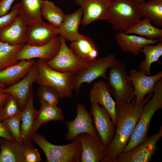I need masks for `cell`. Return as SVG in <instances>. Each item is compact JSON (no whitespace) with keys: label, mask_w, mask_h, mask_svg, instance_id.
I'll return each mask as SVG.
<instances>
[{"label":"cell","mask_w":162,"mask_h":162,"mask_svg":"<svg viewBox=\"0 0 162 162\" xmlns=\"http://www.w3.org/2000/svg\"><path fill=\"white\" fill-rule=\"evenodd\" d=\"M153 93L147 94L140 104L137 105L134 96L128 103H116V124L113 138L105 149L101 162H115L123 152L140 118L142 107L152 98Z\"/></svg>","instance_id":"cell-1"},{"label":"cell","mask_w":162,"mask_h":162,"mask_svg":"<svg viewBox=\"0 0 162 162\" xmlns=\"http://www.w3.org/2000/svg\"><path fill=\"white\" fill-rule=\"evenodd\" d=\"M153 93L152 98L142 107L139 119L124 152L137 146L148 137L152 117L158 110L162 108V79L157 82Z\"/></svg>","instance_id":"cell-2"},{"label":"cell","mask_w":162,"mask_h":162,"mask_svg":"<svg viewBox=\"0 0 162 162\" xmlns=\"http://www.w3.org/2000/svg\"><path fill=\"white\" fill-rule=\"evenodd\" d=\"M137 3L132 0H111L106 20L114 30L125 32L141 20Z\"/></svg>","instance_id":"cell-3"},{"label":"cell","mask_w":162,"mask_h":162,"mask_svg":"<svg viewBox=\"0 0 162 162\" xmlns=\"http://www.w3.org/2000/svg\"><path fill=\"white\" fill-rule=\"evenodd\" d=\"M31 140L43 151L46 162H80L82 148L80 142L74 139L69 144L57 145L47 141L42 135L35 133Z\"/></svg>","instance_id":"cell-4"},{"label":"cell","mask_w":162,"mask_h":162,"mask_svg":"<svg viewBox=\"0 0 162 162\" xmlns=\"http://www.w3.org/2000/svg\"><path fill=\"white\" fill-rule=\"evenodd\" d=\"M37 62L39 74L36 82L39 85L47 86L55 89L59 94V99L72 97L74 90L72 81L75 74L53 70L43 59H39Z\"/></svg>","instance_id":"cell-5"},{"label":"cell","mask_w":162,"mask_h":162,"mask_svg":"<svg viewBox=\"0 0 162 162\" xmlns=\"http://www.w3.org/2000/svg\"><path fill=\"white\" fill-rule=\"evenodd\" d=\"M109 69L107 86L116 103L130 102L134 96V88L132 82L127 74L125 64L116 59Z\"/></svg>","instance_id":"cell-6"},{"label":"cell","mask_w":162,"mask_h":162,"mask_svg":"<svg viewBox=\"0 0 162 162\" xmlns=\"http://www.w3.org/2000/svg\"><path fill=\"white\" fill-rule=\"evenodd\" d=\"M114 55L92 60L89 64L74 75L72 81L74 90L78 94L82 84L85 82L89 84L100 77L107 80L106 72L114 63L116 59Z\"/></svg>","instance_id":"cell-7"},{"label":"cell","mask_w":162,"mask_h":162,"mask_svg":"<svg viewBox=\"0 0 162 162\" xmlns=\"http://www.w3.org/2000/svg\"><path fill=\"white\" fill-rule=\"evenodd\" d=\"M59 37L61 41L60 49L56 55L51 60L46 62V63L50 68L58 71L70 72L75 74L92 60L86 61L78 58L67 46L66 40L61 36Z\"/></svg>","instance_id":"cell-8"},{"label":"cell","mask_w":162,"mask_h":162,"mask_svg":"<svg viewBox=\"0 0 162 162\" xmlns=\"http://www.w3.org/2000/svg\"><path fill=\"white\" fill-rule=\"evenodd\" d=\"M162 137V127L159 131L130 150L123 152L115 162H148L151 160L157 149L156 144Z\"/></svg>","instance_id":"cell-9"},{"label":"cell","mask_w":162,"mask_h":162,"mask_svg":"<svg viewBox=\"0 0 162 162\" xmlns=\"http://www.w3.org/2000/svg\"><path fill=\"white\" fill-rule=\"evenodd\" d=\"M90 113L94 127L106 148L112 142L116 132L114 124L108 111L96 103H91Z\"/></svg>","instance_id":"cell-10"},{"label":"cell","mask_w":162,"mask_h":162,"mask_svg":"<svg viewBox=\"0 0 162 162\" xmlns=\"http://www.w3.org/2000/svg\"><path fill=\"white\" fill-rule=\"evenodd\" d=\"M61 45V40L58 35L48 43L42 45H32L25 44L17 54L16 59L19 61L38 58L47 62L56 55Z\"/></svg>","instance_id":"cell-11"},{"label":"cell","mask_w":162,"mask_h":162,"mask_svg":"<svg viewBox=\"0 0 162 162\" xmlns=\"http://www.w3.org/2000/svg\"><path fill=\"white\" fill-rule=\"evenodd\" d=\"M76 110L77 115L75 118L66 122L68 130L66 140L72 141L77 135L82 133L96 136L98 133L93 124L92 116L90 112L80 103L77 105Z\"/></svg>","instance_id":"cell-12"},{"label":"cell","mask_w":162,"mask_h":162,"mask_svg":"<svg viewBox=\"0 0 162 162\" xmlns=\"http://www.w3.org/2000/svg\"><path fill=\"white\" fill-rule=\"evenodd\" d=\"M74 139L80 143L82 148L81 162H99L103 159L106 149L100 137L89 133H82Z\"/></svg>","instance_id":"cell-13"},{"label":"cell","mask_w":162,"mask_h":162,"mask_svg":"<svg viewBox=\"0 0 162 162\" xmlns=\"http://www.w3.org/2000/svg\"><path fill=\"white\" fill-rule=\"evenodd\" d=\"M129 79L133 83L137 105L141 104L146 96L154 92L157 82L162 79V72L159 71L154 75L148 76L136 69L132 70L129 73Z\"/></svg>","instance_id":"cell-14"},{"label":"cell","mask_w":162,"mask_h":162,"mask_svg":"<svg viewBox=\"0 0 162 162\" xmlns=\"http://www.w3.org/2000/svg\"><path fill=\"white\" fill-rule=\"evenodd\" d=\"M38 74L39 68L36 62L28 73L21 80L4 89V93L10 94L16 99L21 111L25 106L32 84L35 82Z\"/></svg>","instance_id":"cell-15"},{"label":"cell","mask_w":162,"mask_h":162,"mask_svg":"<svg viewBox=\"0 0 162 162\" xmlns=\"http://www.w3.org/2000/svg\"><path fill=\"white\" fill-rule=\"evenodd\" d=\"M83 12L81 24L86 26L94 21L106 20L111 0H75Z\"/></svg>","instance_id":"cell-16"},{"label":"cell","mask_w":162,"mask_h":162,"mask_svg":"<svg viewBox=\"0 0 162 162\" xmlns=\"http://www.w3.org/2000/svg\"><path fill=\"white\" fill-rule=\"evenodd\" d=\"M58 27L43 21L28 26L25 44L32 45L46 44L58 34Z\"/></svg>","instance_id":"cell-17"},{"label":"cell","mask_w":162,"mask_h":162,"mask_svg":"<svg viewBox=\"0 0 162 162\" xmlns=\"http://www.w3.org/2000/svg\"><path fill=\"white\" fill-rule=\"evenodd\" d=\"M89 98L91 103H96L100 104L108 111L116 126V102L110 95L106 83L103 80L95 82L90 91Z\"/></svg>","instance_id":"cell-18"},{"label":"cell","mask_w":162,"mask_h":162,"mask_svg":"<svg viewBox=\"0 0 162 162\" xmlns=\"http://www.w3.org/2000/svg\"><path fill=\"white\" fill-rule=\"evenodd\" d=\"M36 62L34 59L20 60L0 70V85L5 88L16 83L27 75Z\"/></svg>","instance_id":"cell-19"},{"label":"cell","mask_w":162,"mask_h":162,"mask_svg":"<svg viewBox=\"0 0 162 162\" xmlns=\"http://www.w3.org/2000/svg\"><path fill=\"white\" fill-rule=\"evenodd\" d=\"M28 25L19 15L12 22L0 30V41L11 45L25 44Z\"/></svg>","instance_id":"cell-20"},{"label":"cell","mask_w":162,"mask_h":162,"mask_svg":"<svg viewBox=\"0 0 162 162\" xmlns=\"http://www.w3.org/2000/svg\"><path fill=\"white\" fill-rule=\"evenodd\" d=\"M115 39L122 52L131 53L135 56L140 54L141 49L146 45L156 44L162 40H149L134 34L119 32L116 33Z\"/></svg>","instance_id":"cell-21"},{"label":"cell","mask_w":162,"mask_h":162,"mask_svg":"<svg viewBox=\"0 0 162 162\" xmlns=\"http://www.w3.org/2000/svg\"><path fill=\"white\" fill-rule=\"evenodd\" d=\"M32 145L20 143L16 141L1 139L0 145V162H26L24 156L25 149Z\"/></svg>","instance_id":"cell-22"},{"label":"cell","mask_w":162,"mask_h":162,"mask_svg":"<svg viewBox=\"0 0 162 162\" xmlns=\"http://www.w3.org/2000/svg\"><path fill=\"white\" fill-rule=\"evenodd\" d=\"M34 93L33 86L25 106L21 111L20 130L22 142L28 143L31 142L32 131L37 110L33 105Z\"/></svg>","instance_id":"cell-23"},{"label":"cell","mask_w":162,"mask_h":162,"mask_svg":"<svg viewBox=\"0 0 162 162\" xmlns=\"http://www.w3.org/2000/svg\"><path fill=\"white\" fill-rule=\"evenodd\" d=\"M69 48L77 57L86 61L96 59L98 55V47L93 40L80 34L76 40L71 42Z\"/></svg>","instance_id":"cell-24"},{"label":"cell","mask_w":162,"mask_h":162,"mask_svg":"<svg viewBox=\"0 0 162 162\" xmlns=\"http://www.w3.org/2000/svg\"><path fill=\"white\" fill-rule=\"evenodd\" d=\"M82 15L81 8L72 14L65 15L63 21L58 27V34L70 42L76 40L80 34L78 28Z\"/></svg>","instance_id":"cell-25"},{"label":"cell","mask_w":162,"mask_h":162,"mask_svg":"<svg viewBox=\"0 0 162 162\" xmlns=\"http://www.w3.org/2000/svg\"><path fill=\"white\" fill-rule=\"evenodd\" d=\"M40 107L37 111L33 127L32 135L42 124L49 121H63L64 116L62 110L58 106H52L45 101L40 99Z\"/></svg>","instance_id":"cell-26"},{"label":"cell","mask_w":162,"mask_h":162,"mask_svg":"<svg viewBox=\"0 0 162 162\" xmlns=\"http://www.w3.org/2000/svg\"><path fill=\"white\" fill-rule=\"evenodd\" d=\"M43 0H20V14L28 26L42 20L41 8Z\"/></svg>","instance_id":"cell-27"},{"label":"cell","mask_w":162,"mask_h":162,"mask_svg":"<svg viewBox=\"0 0 162 162\" xmlns=\"http://www.w3.org/2000/svg\"><path fill=\"white\" fill-rule=\"evenodd\" d=\"M137 5L141 17L149 19L157 27L162 26V0H148Z\"/></svg>","instance_id":"cell-28"},{"label":"cell","mask_w":162,"mask_h":162,"mask_svg":"<svg viewBox=\"0 0 162 162\" xmlns=\"http://www.w3.org/2000/svg\"><path fill=\"white\" fill-rule=\"evenodd\" d=\"M150 20L144 18L140 20L125 32L134 34L149 40L162 39V29L151 24Z\"/></svg>","instance_id":"cell-29"},{"label":"cell","mask_w":162,"mask_h":162,"mask_svg":"<svg viewBox=\"0 0 162 162\" xmlns=\"http://www.w3.org/2000/svg\"><path fill=\"white\" fill-rule=\"evenodd\" d=\"M145 56L144 60L141 61L139 65V70L148 76L151 75L150 68L152 64L159 63L158 60L162 55V40L155 45H146L141 50Z\"/></svg>","instance_id":"cell-30"},{"label":"cell","mask_w":162,"mask_h":162,"mask_svg":"<svg viewBox=\"0 0 162 162\" xmlns=\"http://www.w3.org/2000/svg\"><path fill=\"white\" fill-rule=\"evenodd\" d=\"M25 43L11 45L0 41V71L16 64V56Z\"/></svg>","instance_id":"cell-31"},{"label":"cell","mask_w":162,"mask_h":162,"mask_svg":"<svg viewBox=\"0 0 162 162\" xmlns=\"http://www.w3.org/2000/svg\"><path fill=\"white\" fill-rule=\"evenodd\" d=\"M41 14L49 23L58 27L63 21L65 14L52 2L43 0Z\"/></svg>","instance_id":"cell-32"},{"label":"cell","mask_w":162,"mask_h":162,"mask_svg":"<svg viewBox=\"0 0 162 162\" xmlns=\"http://www.w3.org/2000/svg\"><path fill=\"white\" fill-rule=\"evenodd\" d=\"M21 119V112L19 114L5 119L1 122L16 142L20 143H23L20 130Z\"/></svg>","instance_id":"cell-33"},{"label":"cell","mask_w":162,"mask_h":162,"mask_svg":"<svg viewBox=\"0 0 162 162\" xmlns=\"http://www.w3.org/2000/svg\"><path fill=\"white\" fill-rule=\"evenodd\" d=\"M36 95L40 99L51 105L57 106L59 96L58 92L54 88L47 86L39 85Z\"/></svg>","instance_id":"cell-34"},{"label":"cell","mask_w":162,"mask_h":162,"mask_svg":"<svg viewBox=\"0 0 162 162\" xmlns=\"http://www.w3.org/2000/svg\"><path fill=\"white\" fill-rule=\"evenodd\" d=\"M21 112L17 100L11 95L4 106L0 110V122L19 114Z\"/></svg>","instance_id":"cell-35"},{"label":"cell","mask_w":162,"mask_h":162,"mask_svg":"<svg viewBox=\"0 0 162 162\" xmlns=\"http://www.w3.org/2000/svg\"><path fill=\"white\" fill-rule=\"evenodd\" d=\"M20 14V4L18 3L12 7L10 12L0 16V30L11 24Z\"/></svg>","instance_id":"cell-36"},{"label":"cell","mask_w":162,"mask_h":162,"mask_svg":"<svg viewBox=\"0 0 162 162\" xmlns=\"http://www.w3.org/2000/svg\"><path fill=\"white\" fill-rule=\"evenodd\" d=\"M24 154L26 162H40L42 160L38 150L32 144L25 149Z\"/></svg>","instance_id":"cell-37"},{"label":"cell","mask_w":162,"mask_h":162,"mask_svg":"<svg viewBox=\"0 0 162 162\" xmlns=\"http://www.w3.org/2000/svg\"><path fill=\"white\" fill-rule=\"evenodd\" d=\"M15 0H1L0 1V16L8 14Z\"/></svg>","instance_id":"cell-38"},{"label":"cell","mask_w":162,"mask_h":162,"mask_svg":"<svg viewBox=\"0 0 162 162\" xmlns=\"http://www.w3.org/2000/svg\"><path fill=\"white\" fill-rule=\"evenodd\" d=\"M0 137L6 140L16 141L2 122H0Z\"/></svg>","instance_id":"cell-39"},{"label":"cell","mask_w":162,"mask_h":162,"mask_svg":"<svg viewBox=\"0 0 162 162\" xmlns=\"http://www.w3.org/2000/svg\"><path fill=\"white\" fill-rule=\"evenodd\" d=\"M11 96L10 94L6 93L0 94V110L4 106Z\"/></svg>","instance_id":"cell-40"},{"label":"cell","mask_w":162,"mask_h":162,"mask_svg":"<svg viewBox=\"0 0 162 162\" xmlns=\"http://www.w3.org/2000/svg\"><path fill=\"white\" fill-rule=\"evenodd\" d=\"M136 3H140L144 2L148 0H132Z\"/></svg>","instance_id":"cell-41"},{"label":"cell","mask_w":162,"mask_h":162,"mask_svg":"<svg viewBox=\"0 0 162 162\" xmlns=\"http://www.w3.org/2000/svg\"><path fill=\"white\" fill-rule=\"evenodd\" d=\"M4 89L0 86V94L4 93Z\"/></svg>","instance_id":"cell-42"},{"label":"cell","mask_w":162,"mask_h":162,"mask_svg":"<svg viewBox=\"0 0 162 162\" xmlns=\"http://www.w3.org/2000/svg\"><path fill=\"white\" fill-rule=\"evenodd\" d=\"M0 86L1 87H2V88H4V87H3V86H2L1 85H0Z\"/></svg>","instance_id":"cell-43"},{"label":"cell","mask_w":162,"mask_h":162,"mask_svg":"<svg viewBox=\"0 0 162 162\" xmlns=\"http://www.w3.org/2000/svg\"><path fill=\"white\" fill-rule=\"evenodd\" d=\"M1 137H0V143H1Z\"/></svg>","instance_id":"cell-44"},{"label":"cell","mask_w":162,"mask_h":162,"mask_svg":"<svg viewBox=\"0 0 162 162\" xmlns=\"http://www.w3.org/2000/svg\"><path fill=\"white\" fill-rule=\"evenodd\" d=\"M1 0H0V1H1Z\"/></svg>","instance_id":"cell-45"}]
</instances>
